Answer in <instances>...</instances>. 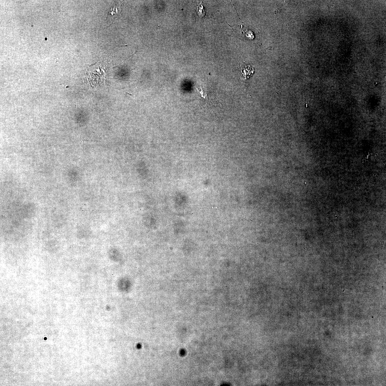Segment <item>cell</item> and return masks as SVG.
I'll return each instance as SVG.
<instances>
[{
    "mask_svg": "<svg viewBox=\"0 0 386 386\" xmlns=\"http://www.w3.org/2000/svg\"><path fill=\"white\" fill-rule=\"evenodd\" d=\"M100 63H97L96 64L90 66L88 68L87 76L90 82L99 84L104 78V73L103 65H101Z\"/></svg>",
    "mask_w": 386,
    "mask_h": 386,
    "instance_id": "1",
    "label": "cell"
},
{
    "mask_svg": "<svg viewBox=\"0 0 386 386\" xmlns=\"http://www.w3.org/2000/svg\"><path fill=\"white\" fill-rule=\"evenodd\" d=\"M121 10V6L119 2H115L114 6L111 8L109 13L110 19L113 21H114L120 15Z\"/></svg>",
    "mask_w": 386,
    "mask_h": 386,
    "instance_id": "2",
    "label": "cell"
},
{
    "mask_svg": "<svg viewBox=\"0 0 386 386\" xmlns=\"http://www.w3.org/2000/svg\"><path fill=\"white\" fill-rule=\"evenodd\" d=\"M47 338H46V337H45V338H44V340H47Z\"/></svg>",
    "mask_w": 386,
    "mask_h": 386,
    "instance_id": "4",
    "label": "cell"
},
{
    "mask_svg": "<svg viewBox=\"0 0 386 386\" xmlns=\"http://www.w3.org/2000/svg\"><path fill=\"white\" fill-rule=\"evenodd\" d=\"M197 13L199 17L203 18L206 15V10L203 4H200L196 9Z\"/></svg>",
    "mask_w": 386,
    "mask_h": 386,
    "instance_id": "3",
    "label": "cell"
}]
</instances>
